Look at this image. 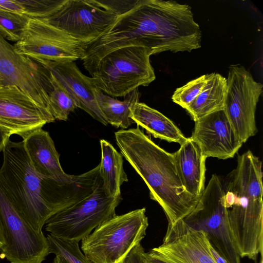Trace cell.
I'll return each instance as SVG.
<instances>
[{
  "label": "cell",
  "instance_id": "cell-1",
  "mask_svg": "<svg viewBox=\"0 0 263 263\" xmlns=\"http://www.w3.org/2000/svg\"><path fill=\"white\" fill-rule=\"evenodd\" d=\"M2 151L1 185L24 218L39 232L51 216L90 196L101 180L99 164L66 181L40 176L23 141L9 140Z\"/></svg>",
  "mask_w": 263,
  "mask_h": 263
},
{
  "label": "cell",
  "instance_id": "cell-2",
  "mask_svg": "<svg viewBox=\"0 0 263 263\" xmlns=\"http://www.w3.org/2000/svg\"><path fill=\"white\" fill-rule=\"evenodd\" d=\"M115 136L120 153L145 182L151 199L163 210L167 226H173L189 215L200 197L184 189L173 154L155 143L139 126L119 130Z\"/></svg>",
  "mask_w": 263,
  "mask_h": 263
},
{
  "label": "cell",
  "instance_id": "cell-3",
  "mask_svg": "<svg viewBox=\"0 0 263 263\" xmlns=\"http://www.w3.org/2000/svg\"><path fill=\"white\" fill-rule=\"evenodd\" d=\"M262 163L251 151L238 156L223 186L224 204L240 257L256 260L263 247Z\"/></svg>",
  "mask_w": 263,
  "mask_h": 263
},
{
  "label": "cell",
  "instance_id": "cell-4",
  "mask_svg": "<svg viewBox=\"0 0 263 263\" xmlns=\"http://www.w3.org/2000/svg\"><path fill=\"white\" fill-rule=\"evenodd\" d=\"M148 226L145 208L116 215L82 240V251L92 263H120L141 243Z\"/></svg>",
  "mask_w": 263,
  "mask_h": 263
},
{
  "label": "cell",
  "instance_id": "cell-5",
  "mask_svg": "<svg viewBox=\"0 0 263 263\" xmlns=\"http://www.w3.org/2000/svg\"><path fill=\"white\" fill-rule=\"evenodd\" d=\"M151 55L149 50L142 46L114 50L99 62L91 76L92 82L97 89L110 97H124L155 80Z\"/></svg>",
  "mask_w": 263,
  "mask_h": 263
},
{
  "label": "cell",
  "instance_id": "cell-6",
  "mask_svg": "<svg viewBox=\"0 0 263 263\" xmlns=\"http://www.w3.org/2000/svg\"><path fill=\"white\" fill-rule=\"evenodd\" d=\"M183 220L204 231L212 247L227 263H240L224 204L223 185L217 175H212L196 207Z\"/></svg>",
  "mask_w": 263,
  "mask_h": 263
},
{
  "label": "cell",
  "instance_id": "cell-7",
  "mask_svg": "<svg viewBox=\"0 0 263 263\" xmlns=\"http://www.w3.org/2000/svg\"><path fill=\"white\" fill-rule=\"evenodd\" d=\"M122 196L107 195L102 181L87 198L59 211L45 223V230L55 237L79 242L105 221L114 217Z\"/></svg>",
  "mask_w": 263,
  "mask_h": 263
},
{
  "label": "cell",
  "instance_id": "cell-8",
  "mask_svg": "<svg viewBox=\"0 0 263 263\" xmlns=\"http://www.w3.org/2000/svg\"><path fill=\"white\" fill-rule=\"evenodd\" d=\"M0 220L6 241L0 251L10 263H42L49 254L47 237L24 218L1 183Z\"/></svg>",
  "mask_w": 263,
  "mask_h": 263
},
{
  "label": "cell",
  "instance_id": "cell-9",
  "mask_svg": "<svg viewBox=\"0 0 263 263\" xmlns=\"http://www.w3.org/2000/svg\"><path fill=\"white\" fill-rule=\"evenodd\" d=\"M262 87L243 66H230L224 110L242 143L257 133L255 111Z\"/></svg>",
  "mask_w": 263,
  "mask_h": 263
},
{
  "label": "cell",
  "instance_id": "cell-10",
  "mask_svg": "<svg viewBox=\"0 0 263 263\" xmlns=\"http://www.w3.org/2000/svg\"><path fill=\"white\" fill-rule=\"evenodd\" d=\"M83 44L44 20L30 18L14 47L20 53L37 62L81 60Z\"/></svg>",
  "mask_w": 263,
  "mask_h": 263
},
{
  "label": "cell",
  "instance_id": "cell-11",
  "mask_svg": "<svg viewBox=\"0 0 263 263\" xmlns=\"http://www.w3.org/2000/svg\"><path fill=\"white\" fill-rule=\"evenodd\" d=\"M0 80L4 86H17L37 104L50 111V70L18 53L1 34Z\"/></svg>",
  "mask_w": 263,
  "mask_h": 263
},
{
  "label": "cell",
  "instance_id": "cell-12",
  "mask_svg": "<svg viewBox=\"0 0 263 263\" xmlns=\"http://www.w3.org/2000/svg\"><path fill=\"white\" fill-rule=\"evenodd\" d=\"M117 16L95 0H66L54 14L44 20L85 45L101 36Z\"/></svg>",
  "mask_w": 263,
  "mask_h": 263
},
{
  "label": "cell",
  "instance_id": "cell-13",
  "mask_svg": "<svg viewBox=\"0 0 263 263\" xmlns=\"http://www.w3.org/2000/svg\"><path fill=\"white\" fill-rule=\"evenodd\" d=\"M49 110L42 107L15 85L0 87V127L23 139L53 122Z\"/></svg>",
  "mask_w": 263,
  "mask_h": 263
},
{
  "label": "cell",
  "instance_id": "cell-14",
  "mask_svg": "<svg viewBox=\"0 0 263 263\" xmlns=\"http://www.w3.org/2000/svg\"><path fill=\"white\" fill-rule=\"evenodd\" d=\"M211 246L204 231L181 220L167 226L162 243L148 252L165 263H216Z\"/></svg>",
  "mask_w": 263,
  "mask_h": 263
},
{
  "label": "cell",
  "instance_id": "cell-15",
  "mask_svg": "<svg viewBox=\"0 0 263 263\" xmlns=\"http://www.w3.org/2000/svg\"><path fill=\"white\" fill-rule=\"evenodd\" d=\"M195 122L191 138L206 158H232L242 145L224 109L209 114Z\"/></svg>",
  "mask_w": 263,
  "mask_h": 263
},
{
  "label": "cell",
  "instance_id": "cell-16",
  "mask_svg": "<svg viewBox=\"0 0 263 263\" xmlns=\"http://www.w3.org/2000/svg\"><path fill=\"white\" fill-rule=\"evenodd\" d=\"M48 68L54 76L72 95L79 104L94 119L102 124L108 123L98 104L91 77L84 75L73 61L39 62Z\"/></svg>",
  "mask_w": 263,
  "mask_h": 263
},
{
  "label": "cell",
  "instance_id": "cell-17",
  "mask_svg": "<svg viewBox=\"0 0 263 263\" xmlns=\"http://www.w3.org/2000/svg\"><path fill=\"white\" fill-rule=\"evenodd\" d=\"M24 146L35 171L40 176L60 181L71 179L60 162V155L54 142L47 131L36 129L23 139Z\"/></svg>",
  "mask_w": 263,
  "mask_h": 263
},
{
  "label": "cell",
  "instance_id": "cell-18",
  "mask_svg": "<svg viewBox=\"0 0 263 263\" xmlns=\"http://www.w3.org/2000/svg\"><path fill=\"white\" fill-rule=\"evenodd\" d=\"M180 145L178 150L173 153L178 174L186 191L200 197L205 189L207 158L191 137Z\"/></svg>",
  "mask_w": 263,
  "mask_h": 263
},
{
  "label": "cell",
  "instance_id": "cell-19",
  "mask_svg": "<svg viewBox=\"0 0 263 263\" xmlns=\"http://www.w3.org/2000/svg\"><path fill=\"white\" fill-rule=\"evenodd\" d=\"M130 117L156 138L180 144L186 139L172 120L144 103L138 102L131 109Z\"/></svg>",
  "mask_w": 263,
  "mask_h": 263
},
{
  "label": "cell",
  "instance_id": "cell-20",
  "mask_svg": "<svg viewBox=\"0 0 263 263\" xmlns=\"http://www.w3.org/2000/svg\"><path fill=\"white\" fill-rule=\"evenodd\" d=\"M226 91L227 78L218 73L207 74L204 87L185 110L195 122L209 114L224 109Z\"/></svg>",
  "mask_w": 263,
  "mask_h": 263
},
{
  "label": "cell",
  "instance_id": "cell-21",
  "mask_svg": "<svg viewBox=\"0 0 263 263\" xmlns=\"http://www.w3.org/2000/svg\"><path fill=\"white\" fill-rule=\"evenodd\" d=\"M101 160L100 175L105 193L110 197L121 196V186L128 181L123 167V156L107 141H100Z\"/></svg>",
  "mask_w": 263,
  "mask_h": 263
},
{
  "label": "cell",
  "instance_id": "cell-22",
  "mask_svg": "<svg viewBox=\"0 0 263 263\" xmlns=\"http://www.w3.org/2000/svg\"><path fill=\"white\" fill-rule=\"evenodd\" d=\"M95 96L99 107L108 124L124 129L134 123L130 119V110L139 102L140 93L138 88L126 94L123 101L104 94L97 88L95 90Z\"/></svg>",
  "mask_w": 263,
  "mask_h": 263
},
{
  "label": "cell",
  "instance_id": "cell-23",
  "mask_svg": "<svg viewBox=\"0 0 263 263\" xmlns=\"http://www.w3.org/2000/svg\"><path fill=\"white\" fill-rule=\"evenodd\" d=\"M52 89L49 94V110L55 119L67 121L69 114L79 108V104L72 95L51 72Z\"/></svg>",
  "mask_w": 263,
  "mask_h": 263
},
{
  "label": "cell",
  "instance_id": "cell-24",
  "mask_svg": "<svg viewBox=\"0 0 263 263\" xmlns=\"http://www.w3.org/2000/svg\"><path fill=\"white\" fill-rule=\"evenodd\" d=\"M49 254L62 257L67 263H92L80 250L79 242L48 234Z\"/></svg>",
  "mask_w": 263,
  "mask_h": 263
},
{
  "label": "cell",
  "instance_id": "cell-25",
  "mask_svg": "<svg viewBox=\"0 0 263 263\" xmlns=\"http://www.w3.org/2000/svg\"><path fill=\"white\" fill-rule=\"evenodd\" d=\"M29 20L25 15L0 10V34L6 40L17 42Z\"/></svg>",
  "mask_w": 263,
  "mask_h": 263
},
{
  "label": "cell",
  "instance_id": "cell-26",
  "mask_svg": "<svg viewBox=\"0 0 263 263\" xmlns=\"http://www.w3.org/2000/svg\"><path fill=\"white\" fill-rule=\"evenodd\" d=\"M24 15L30 18L46 19L54 14L66 0H18Z\"/></svg>",
  "mask_w": 263,
  "mask_h": 263
},
{
  "label": "cell",
  "instance_id": "cell-27",
  "mask_svg": "<svg viewBox=\"0 0 263 263\" xmlns=\"http://www.w3.org/2000/svg\"><path fill=\"white\" fill-rule=\"evenodd\" d=\"M206 80L207 74H204L177 88L172 96V101L185 109L200 93Z\"/></svg>",
  "mask_w": 263,
  "mask_h": 263
},
{
  "label": "cell",
  "instance_id": "cell-28",
  "mask_svg": "<svg viewBox=\"0 0 263 263\" xmlns=\"http://www.w3.org/2000/svg\"><path fill=\"white\" fill-rule=\"evenodd\" d=\"M95 1L102 8L119 16L130 10L137 5L139 0H95Z\"/></svg>",
  "mask_w": 263,
  "mask_h": 263
},
{
  "label": "cell",
  "instance_id": "cell-29",
  "mask_svg": "<svg viewBox=\"0 0 263 263\" xmlns=\"http://www.w3.org/2000/svg\"><path fill=\"white\" fill-rule=\"evenodd\" d=\"M145 252L141 243L135 246L123 260L122 263H144Z\"/></svg>",
  "mask_w": 263,
  "mask_h": 263
},
{
  "label": "cell",
  "instance_id": "cell-30",
  "mask_svg": "<svg viewBox=\"0 0 263 263\" xmlns=\"http://www.w3.org/2000/svg\"><path fill=\"white\" fill-rule=\"evenodd\" d=\"M0 10L24 14L18 0H0Z\"/></svg>",
  "mask_w": 263,
  "mask_h": 263
},
{
  "label": "cell",
  "instance_id": "cell-31",
  "mask_svg": "<svg viewBox=\"0 0 263 263\" xmlns=\"http://www.w3.org/2000/svg\"><path fill=\"white\" fill-rule=\"evenodd\" d=\"M10 133L6 130L0 127V151H2L7 141L10 140Z\"/></svg>",
  "mask_w": 263,
  "mask_h": 263
},
{
  "label": "cell",
  "instance_id": "cell-32",
  "mask_svg": "<svg viewBox=\"0 0 263 263\" xmlns=\"http://www.w3.org/2000/svg\"><path fill=\"white\" fill-rule=\"evenodd\" d=\"M144 263H165V262L157 259L151 255L148 252H145L144 255Z\"/></svg>",
  "mask_w": 263,
  "mask_h": 263
},
{
  "label": "cell",
  "instance_id": "cell-33",
  "mask_svg": "<svg viewBox=\"0 0 263 263\" xmlns=\"http://www.w3.org/2000/svg\"><path fill=\"white\" fill-rule=\"evenodd\" d=\"M212 255L216 263H227L226 260L222 257L211 246Z\"/></svg>",
  "mask_w": 263,
  "mask_h": 263
},
{
  "label": "cell",
  "instance_id": "cell-34",
  "mask_svg": "<svg viewBox=\"0 0 263 263\" xmlns=\"http://www.w3.org/2000/svg\"><path fill=\"white\" fill-rule=\"evenodd\" d=\"M6 241L4 235L3 229L0 220V249L5 245Z\"/></svg>",
  "mask_w": 263,
  "mask_h": 263
},
{
  "label": "cell",
  "instance_id": "cell-35",
  "mask_svg": "<svg viewBox=\"0 0 263 263\" xmlns=\"http://www.w3.org/2000/svg\"><path fill=\"white\" fill-rule=\"evenodd\" d=\"M53 263H67L62 257L55 256L54 258Z\"/></svg>",
  "mask_w": 263,
  "mask_h": 263
},
{
  "label": "cell",
  "instance_id": "cell-36",
  "mask_svg": "<svg viewBox=\"0 0 263 263\" xmlns=\"http://www.w3.org/2000/svg\"><path fill=\"white\" fill-rule=\"evenodd\" d=\"M260 255H261V259H260L259 263H263L262 253L260 254Z\"/></svg>",
  "mask_w": 263,
  "mask_h": 263
},
{
  "label": "cell",
  "instance_id": "cell-37",
  "mask_svg": "<svg viewBox=\"0 0 263 263\" xmlns=\"http://www.w3.org/2000/svg\"><path fill=\"white\" fill-rule=\"evenodd\" d=\"M4 86L3 82L0 80V87Z\"/></svg>",
  "mask_w": 263,
  "mask_h": 263
},
{
  "label": "cell",
  "instance_id": "cell-38",
  "mask_svg": "<svg viewBox=\"0 0 263 263\" xmlns=\"http://www.w3.org/2000/svg\"><path fill=\"white\" fill-rule=\"evenodd\" d=\"M123 262V261H122ZM122 262H120V263H122Z\"/></svg>",
  "mask_w": 263,
  "mask_h": 263
}]
</instances>
